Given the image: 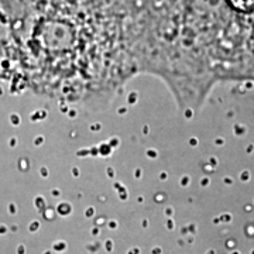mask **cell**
I'll list each match as a JSON object with an SVG mask.
<instances>
[]
</instances>
